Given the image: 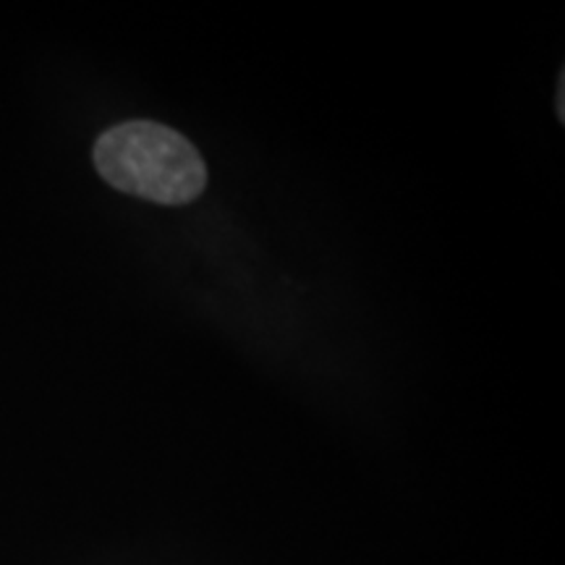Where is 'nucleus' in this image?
Segmentation results:
<instances>
[{"label":"nucleus","instance_id":"nucleus-1","mask_svg":"<svg viewBox=\"0 0 565 565\" xmlns=\"http://www.w3.org/2000/svg\"><path fill=\"white\" fill-rule=\"evenodd\" d=\"M92 160L113 189L147 202L189 204L207 186L196 147L158 121L113 126L95 141Z\"/></svg>","mask_w":565,"mask_h":565}]
</instances>
